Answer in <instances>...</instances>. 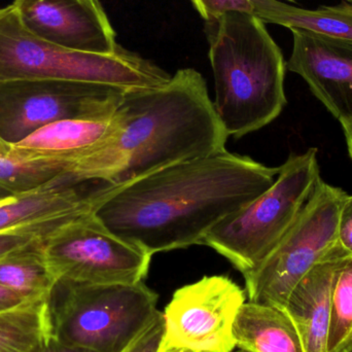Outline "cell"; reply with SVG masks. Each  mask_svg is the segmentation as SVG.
I'll return each instance as SVG.
<instances>
[{
  "label": "cell",
  "instance_id": "cell-1",
  "mask_svg": "<svg viewBox=\"0 0 352 352\" xmlns=\"http://www.w3.org/2000/svg\"><path fill=\"white\" fill-rule=\"evenodd\" d=\"M278 173L219 151L116 186L93 213L111 233L154 256L202 244L217 223L268 190Z\"/></svg>",
  "mask_w": 352,
  "mask_h": 352
},
{
  "label": "cell",
  "instance_id": "cell-2",
  "mask_svg": "<svg viewBox=\"0 0 352 352\" xmlns=\"http://www.w3.org/2000/svg\"><path fill=\"white\" fill-rule=\"evenodd\" d=\"M113 129L96 148L67 161L69 184H127L163 167L226 150L228 134L194 68L179 69L155 88L127 90L111 117Z\"/></svg>",
  "mask_w": 352,
  "mask_h": 352
},
{
  "label": "cell",
  "instance_id": "cell-3",
  "mask_svg": "<svg viewBox=\"0 0 352 352\" xmlns=\"http://www.w3.org/2000/svg\"><path fill=\"white\" fill-rule=\"evenodd\" d=\"M219 121L228 136L240 138L274 121L287 103V62L264 22L230 12L205 21Z\"/></svg>",
  "mask_w": 352,
  "mask_h": 352
},
{
  "label": "cell",
  "instance_id": "cell-4",
  "mask_svg": "<svg viewBox=\"0 0 352 352\" xmlns=\"http://www.w3.org/2000/svg\"><path fill=\"white\" fill-rule=\"evenodd\" d=\"M170 78L160 66L122 45L103 55L53 45L25 28L14 4L0 8V85L72 82L131 90L162 86Z\"/></svg>",
  "mask_w": 352,
  "mask_h": 352
},
{
  "label": "cell",
  "instance_id": "cell-5",
  "mask_svg": "<svg viewBox=\"0 0 352 352\" xmlns=\"http://www.w3.org/2000/svg\"><path fill=\"white\" fill-rule=\"evenodd\" d=\"M158 294L144 281L89 285L58 281L49 297L52 338L96 352H124L159 314Z\"/></svg>",
  "mask_w": 352,
  "mask_h": 352
},
{
  "label": "cell",
  "instance_id": "cell-6",
  "mask_svg": "<svg viewBox=\"0 0 352 352\" xmlns=\"http://www.w3.org/2000/svg\"><path fill=\"white\" fill-rule=\"evenodd\" d=\"M320 178L318 148L289 155L272 186L217 223L202 244L225 256L242 274L250 272L293 225Z\"/></svg>",
  "mask_w": 352,
  "mask_h": 352
},
{
  "label": "cell",
  "instance_id": "cell-7",
  "mask_svg": "<svg viewBox=\"0 0 352 352\" xmlns=\"http://www.w3.org/2000/svg\"><path fill=\"white\" fill-rule=\"evenodd\" d=\"M349 195L322 178L274 250L244 274L250 302L283 309L304 275L339 244L338 221Z\"/></svg>",
  "mask_w": 352,
  "mask_h": 352
},
{
  "label": "cell",
  "instance_id": "cell-8",
  "mask_svg": "<svg viewBox=\"0 0 352 352\" xmlns=\"http://www.w3.org/2000/svg\"><path fill=\"white\" fill-rule=\"evenodd\" d=\"M43 244L57 281L134 285L144 280L152 262L153 256L111 233L93 212L62 226Z\"/></svg>",
  "mask_w": 352,
  "mask_h": 352
},
{
  "label": "cell",
  "instance_id": "cell-9",
  "mask_svg": "<svg viewBox=\"0 0 352 352\" xmlns=\"http://www.w3.org/2000/svg\"><path fill=\"white\" fill-rule=\"evenodd\" d=\"M126 91L86 82L0 85V136L14 144L60 120L111 119Z\"/></svg>",
  "mask_w": 352,
  "mask_h": 352
},
{
  "label": "cell",
  "instance_id": "cell-10",
  "mask_svg": "<svg viewBox=\"0 0 352 352\" xmlns=\"http://www.w3.org/2000/svg\"><path fill=\"white\" fill-rule=\"evenodd\" d=\"M245 293L223 275L204 276L175 292L165 308L159 352H233V324Z\"/></svg>",
  "mask_w": 352,
  "mask_h": 352
},
{
  "label": "cell",
  "instance_id": "cell-11",
  "mask_svg": "<svg viewBox=\"0 0 352 352\" xmlns=\"http://www.w3.org/2000/svg\"><path fill=\"white\" fill-rule=\"evenodd\" d=\"M116 186L102 182L67 184L54 179L16 194L0 207V235L43 240L72 219L94 212Z\"/></svg>",
  "mask_w": 352,
  "mask_h": 352
},
{
  "label": "cell",
  "instance_id": "cell-12",
  "mask_svg": "<svg viewBox=\"0 0 352 352\" xmlns=\"http://www.w3.org/2000/svg\"><path fill=\"white\" fill-rule=\"evenodd\" d=\"M12 4L25 28L53 45L103 55L121 45L100 0H14Z\"/></svg>",
  "mask_w": 352,
  "mask_h": 352
},
{
  "label": "cell",
  "instance_id": "cell-13",
  "mask_svg": "<svg viewBox=\"0 0 352 352\" xmlns=\"http://www.w3.org/2000/svg\"><path fill=\"white\" fill-rule=\"evenodd\" d=\"M292 33L293 51L287 69L305 80L341 127L352 124V43Z\"/></svg>",
  "mask_w": 352,
  "mask_h": 352
},
{
  "label": "cell",
  "instance_id": "cell-14",
  "mask_svg": "<svg viewBox=\"0 0 352 352\" xmlns=\"http://www.w3.org/2000/svg\"><path fill=\"white\" fill-rule=\"evenodd\" d=\"M347 256L351 254L339 243L304 275L287 298L283 310L299 333L303 352H328L333 280Z\"/></svg>",
  "mask_w": 352,
  "mask_h": 352
},
{
  "label": "cell",
  "instance_id": "cell-15",
  "mask_svg": "<svg viewBox=\"0 0 352 352\" xmlns=\"http://www.w3.org/2000/svg\"><path fill=\"white\" fill-rule=\"evenodd\" d=\"M113 121L107 120H60L12 144L16 160L24 164L54 162L63 167L67 161L96 148L111 133Z\"/></svg>",
  "mask_w": 352,
  "mask_h": 352
},
{
  "label": "cell",
  "instance_id": "cell-16",
  "mask_svg": "<svg viewBox=\"0 0 352 352\" xmlns=\"http://www.w3.org/2000/svg\"><path fill=\"white\" fill-rule=\"evenodd\" d=\"M236 347L245 352H303L299 333L287 312L248 302L233 324Z\"/></svg>",
  "mask_w": 352,
  "mask_h": 352
},
{
  "label": "cell",
  "instance_id": "cell-17",
  "mask_svg": "<svg viewBox=\"0 0 352 352\" xmlns=\"http://www.w3.org/2000/svg\"><path fill=\"white\" fill-rule=\"evenodd\" d=\"M252 14L265 24H275L327 38L352 43V3L320 6L316 10L300 8L281 0H250Z\"/></svg>",
  "mask_w": 352,
  "mask_h": 352
},
{
  "label": "cell",
  "instance_id": "cell-18",
  "mask_svg": "<svg viewBox=\"0 0 352 352\" xmlns=\"http://www.w3.org/2000/svg\"><path fill=\"white\" fill-rule=\"evenodd\" d=\"M49 297L0 311V352H32L51 340Z\"/></svg>",
  "mask_w": 352,
  "mask_h": 352
},
{
  "label": "cell",
  "instance_id": "cell-19",
  "mask_svg": "<svg viewBox=\"0 0 352 352\" xmlns=\"http://www.w3.org/2000/svg\"><path fill=\"white\" fill-rule=\"evenodd\" d=\"M57 283L45 262L41 240H33L0 262V285L24 297L50 296Z\"/></svg>",
  "mask_w": 352,
  "mask_h": 352
},
{
  "label": "cell",
  "instance_id": "cell-20",
  "mask_svg": "<svg viewBox=\"0 0 352 352\" xmlns=\"http://www.w3.org/2000/svg\"><path fill=\"white\" fill-rule=\"evenodd\" d=\"M328 352H352V256L343 258L333 280Z\"/></svg>",
  "mask_w": 352,
  "mask_h": 352
},
{
  "label": "cell",
  "instance_id": "cell-21",
  "mask_svg": "<svg viewBox=\"0 0 352 352\" xmlns=\"http://www.w3.org/2000/svg\"><path fill=\"white\" fill-rule=\"evenodd\" d=\"M54 179L64 182L60 165L53 162L24 164L12 156L10 142L0 136V188L14 195Z\"/></svg>",
  "mask_w": 352,
  "mask_h": 352
},
{
  "label": "cell",
  "instance_id": "cell-22",
  "mask_svg": "<svg viewBox=\"0 0 352 352\" xmlns=\"http://www.w3.org/2000/svg\"><path fill=\"white\" fill-rule=\"evenodd\" d=\"M195 10L205 21L223 16L226 12H241L252 14L254 6L250 0H190Z\"/></svg>",
  "mask_w": 352,
  "mask_h": 352
},
{
  "label": "cell",
  "instance_id": "cell-23",
  "mask_svg": "<svg viewBox=\"0 0 352 352\" xmlns=\"http://www.w3.org/2000/svg\"><path fill=\"white\" fill-rule=\"evenodd\" d=\"M164 334V318L161 312L155 322L124 352H159Z\"/></svg>",
  "mask_w": 352,
  "mask_h": 352
},
{
  "label": "cell",
  "instance_id": "cell-24",
  "mask_svg": "<svg viewBox=\"0 0 352 352\" xmlns=\"http://www.w3.org/2000/svg\"><path fill=\"white\" fill-rule=\"evenodd\" d=\"M338 241L352 256V196L347 197L338 221Z\"/></svg>",
  "mask_w": 352,
  "mask_h": 352
},
{
  "label": "cell",
  "instance_id": "cell-25",
  "mask_svg": "<svg viewBox=\"0 0 352 352\" xmlns=\"http://www.w3.org/2000/svg\"><path fill=\"white\" fill-rule=\"evenodd\" d=\"M33 238L19 237V236L0 235V262L12 252L21 250L33 241Z\"/></svg>",
  "mask_w": 352,
  "mask_h": 352
},
{
  "label": "cell",
  "instance_id": "cell-26",
  "mask_svg": "<svg viewBox=\"0 0 352 352\" xmlns=\"http://www.w3.org/2000/svg\"><path fill=\"white\" fill-rule=\"evenodd\" d=\"M29 299H32V298L24 297V296L0 285V311L16 307Z\"/></svg>",
  "mask_w": 352,
  "mask_h": 352
},
{
  "label": "cell",
  "instance_id": "cell-27",
  "mask_svg": "<svg viewBox=\"0 0 352 352\" xmlns=\"http://www.w3.org/2000/svg\"><path fill=\"white\" fill-rule=\"evenodd\" d=\"M32 352H96L82 347L69 346V345L62 344L55 339L52 338L49 342L38 347Z\"/></svg>",
  "mask_w": 352,
  "mask_h": 352
},
{
  "label": "cell",
  "instance_id": "cell-28",
  "mask_svg": "<svg viewBox=\"0 0 352 352\" xmlns=\"http://www.w3.org/2000/svg\"><path fill=\"white\" fill-rule=\"evenodd\" d=\"M343 133H344L345 140H346L347 151H349V157L352 162V124L343 126Z\"/></svg>",
  "mask_w": 352,
  "mask_h": 352
},
{
  "label": "cell",
  "instance_id": "cell-29",
  "mask_svg": "<svg viewBox=\"0 0 352 352\" xmlns=\"http://www.w3.org/2000/svg\"><path fill=\"white\" fill-rule=\"evenodd\" d=\"M14 199H16V194L8 195V196L2 197V198H0V207L8 204V203H10L12 202V201H14Z\"/></svg>",
  "mask_w": 352,
  "mask_h": 352
},
{
  "label": "cell",
  "instance_id": "cell-30",
  "mask_svg": "<svg viewBox=\"0 0 352 352\" xmlns=\"http://www.w3.org/2000/svg\"><path fill=\"white\" fill-rule=\"evenodd\" d=\"M281 1H285V2H287V3H291V4L297 3V2H296V0H281Z\"/></svg>",
  "mask_w": 352,
  "mask_h": 352
},
{
  "label": "cell",
  "instance_id": "cell-31",
  "mask_svg": "<svg viewBox=\"0 0 352 352\" xmlns=\"http://www.w3.org/2000/svg\"><path fill=\"white\" fill-rule=\"evenodd\" d=\"M233 352H245V351H240V349H238V351H233Z\"/></svg>",
  "mask_w": 352,
  "mask_h": 352
},
{
  "label": "cell",
  "instance_id": "cell-32",
  "mask_svg": "<svg viewBox=\"0 0 352 352\" xmlns=\"http://www.w3.org/2000/svg\"><path fill=\"white\" fill-rule=\"evenodd\" d=\"M346 1L351 2V3H352V0H346Z\"/></svg>",
  "mask_w": 352,
  "mask_h": 352
}]
</instances>
